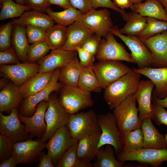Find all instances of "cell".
Wrapping results in <instances>:
<instances>
[{
  "mask_svg": "<svg viewBox=\"0 0 167 167\" xmlns=\"http://www.w3.org/2000/svg\"><path fill=\"white\" fill-rule=\"evenodd\" d=\"M67 27L57 24L46 29L45 42L51 50L61 49L67 36Z\"/></svg>",
  "mask_w": 167,
  "mask_h": 167,
  "instance_id": "836d02e7",
  "label": "cell"
},
{
  "mask_svg": "<svg viewBox=\"0 0 167 167\" xmlns=\"http://www.w3.org/2000/svg\"><path fill=\"white\" fill-rule=\"evenodd\" d=\"M72 6L85 14L92 9L91 0H69Z\"/></svg>",
  "mask_w": 167,
  "mask_h": 167,
  "instance_id": "f907efd6",
  "label": "cell"
},
{
  "mask_svg": "<svg viewBox=\"0 0 167 167\" xmlns=\"http://www.w3.org/2000/svg\"><path fill=\"white\" fill-rule=\"evenodd\" d=\"M15 1L19 4L24 5L23 0H15Z\"/></svg>",
  "mask_w": 167,
  "mask_h": 167,
  "instance_id": "94428289",
  "label": "cell"
},
{
  "mask_svg": "<svg viewBox=\"0 0 167 167\" xmlns=\"http://www.w3.org/2000/svg\"><path fill=\"white\" fill-rule=\"evenodd\" d=\"M94 33L76 21L67 27L66 41L61 49L71 51H76L81 47L86 40Z\"/></svg>",
  "mask_w": 167,
  "mask_h": 167,
  "instance_id": "7402d4cb",
  "label": "cell"
},
{
  "mask_svg": "<svg viewBox=\"0 0 167 167\" xmlns=\"http://www.w3.org/2000/svg\"><path fill=\"white\" fill-rule=\"evenodd\" d=\"M46 143L38 139H30L14 143L12 156L17 165H31L38 161L41 152L46 148Z\"/></svg>",
  "mask_w": 167,
  "mask_h": 167,
  "instance_id": "4fadbf2b",
  "label": "cell"
},
{
  "mask_svg": "<svg viewBox=\"0 0 167 167\" xmlns=\"http://www.w3.org/2000/svg\"><path fill=\"white\" fill-rule=\"evenodd\" d=\"M152 119L158 125H163L167 127V111L165 109L158 105L153 103Z\"/></svg>",
  "mask_w": 167,
  "mask_h": 167,
  "instance_id": "ee69618b",
  "label": "cell"
},
{
  "mask_svg": "<svg viewBox=\"0 0 167 167\" xmlns=\"http://www.w3.org/2000/svg\"><path fill=\"white\" fill-rule=\"evenodd\" d=\"M78 140L72 138L67 126L58 129L47 142V154L51 157L53 164L56 165L62 156Z\"/></svg>",
  "mask_w": 167,
  "mask_h": 167,
  "instance_id": "9a60e30c",
  "label": "cell"
},
{
  "mask_svg": "<svg viewBox=\"0 0 167 167\" xmlns=\"http://www.w3.org/2000/svg\"><path fill=\"white\" fill-rule=\"evenodd\" d=\"M105 146V147L103 146L98 148L93 167H139L119 161L115 156L113 147L109 144Z\"/></svg>",
  "mask_w": 167,
  "mask_h": 167,
  "instance_id": "d4e9b609",
  "label": "cell"
},
{
  "mask_svg": "<svg viewBox=\"0 0 167 167\" xmlns=\"http://www.w3.org/2000/svg\"><path fill=\"white\" fill-rule=\"evenodd\" d=\"M135 93L130 95L113 110L117 126L121 133L140 128L142 121L139 118Z\"/></svg>",
  "mask_w": 167,
  "mask_h": 167,
  "instance_id": "3957f363",
  "label": "cell"
},
{
  "mask_svg": "<svg viewBox=\"0 0 167 167\" xmlns=\"http://www.w3.org/2000/svg\"><path fill=\"white\" fill-rule=\"evenodd\" d=\"M12 21L13 25H30L46 29L54 25L55 23L48 14L33 10L25 11L20 17Z\"/></svg>",
  "mask_w": 167,
  "mask_h": 167,
  "instance_id": "83f0119b",
  "label": "cell"
},
{
  "mask_svg": "<svg viewBox=\"0 0 167 167\" xmlns=\"http://www.w3.org/2000/svg\"><path fill=\"white\" fill-rule=\"evenodd\" d=\"M78 141L69 148L57 163L56 167H93L91 161L79 158L77 155Z\"/></svg>",
  "mask_w": 167,
  "mask_h": 167,
  "instance_id": "d6a6232c",
  "label": "cell"
},
{
  "mask_svg": "<svg viewBox=\"0 0 167 167\" xmlns=\"http://www.w3.org/2000/svg\"><path fill=\"white\" fill-rule=\"evenodd\" d=\"M97 116L93 110L71 115L66 125L71 137L79 140L88 135L101 132Z\"/></svg>",
  "mask_w": 167,
  "mask_h": 167,
  "instance_id": "277c9868",
  "label": "cell"
},
{
  "mask_svg": "<svg viewBox=\"0 0 167 167\" xmlns=\"http://www.w3.org/2000/svg\"><path fill=\"white\" fill-rule=\"evenodd\" d=\"M92 67L102 89L132 69L121 61L111 60L99 61Z\"/></svg>",
  "mask_w": 167,
  "mask_h": 167,
  "instance_id": "9c48e42d",
  "label": "cell"
},
{
  "mask_svg": "<svg viewBox=\"0 0 167 167\" xmlns=\"http://www.w3.org/2000/svg\"><path fill=\"white\" fill-rule=\"evenodd\" d=\"M110 32L119 38L128 47L138 68L151 67L153 60L152 54L139 38L135 36H125L121 33L118 28L116 26L113 27Z\"/></svg>",
  "mask_w": 167,
  "mask_h": 167,
  "instance_id": "30bf717a",
  "label": "cell"
},
{
  "mask_svg": "<svg viewBox=\"0 0 167 167\" xmlns=\"http://www.w3.org/2000/svg\"><path fill=\"white\" fill-rule=\"evenodd\" d=\"M11 45L21 62H27V54L29 45L25 26L13 25L11 38Z\"/></svg>",
  "mask_w": 167,
  "mask_h": 167,
  "instance_id": "4316f807",
  "label": "cell"
},
{
  "mask_svg": "<svg viewBox=\"0 0 167 167\" xmlns=\"http://www.w3.org/2000/svg\"><path fill=\"white\" fill-rule=\"evenodd\" d=\"M140 128L143 136V148H167L165 135L159 132L152 124L151 119L142 121Z\"/></svg>",
  "mask_w": 167,
  "mask_h": 167,
  "instance_id": "cb8c5ba5",
  "label": "cell"
},
{
  "mask_svg": "<svg viewBox=\"0 0 167 167\" xmlns=\"http://www.w3.org/2000/svg\"><path fill=\"white\" fill-rule=\"evenodd\" d=\"M92 66L83 68L78 86L88 92H98L101 91L102 88Z\"/></svg>",
  "mask_w": 167,
  "mask_h": 167,
  "instance_id": "8d00e7d4",
  "label": "cell"
},
{
  "mask_svg": "<svg viewBox=\"0 0 167 167\" xmlns=\"http://www.w3.org/2000/svg\"><path fill=\"white\" fill-rule=\"evenodd\" d=\"M113 2L118 7L122 9L130 8L133 5L130 0H113Z\"/></svg>",
  "mask_w": 167,
  "mask_h": 167,
  "instance_id": "db71d44e",
  "label": "cell"
},
{
  "mask_svg": "<svg viewBox=\"0 0 167 167\" xmlns=\"http://www.w3.org/2000/svg\"><path fill=\"white\" fill-rule=\"evenodd\" d=\"M101 38V37L94 34L86 40L81 47L95 56L100 45Z\"/></svg>",
  "mask_w": 167,
  "mask_h": 167,
  "instance_id": "bcb514c9",
  "label": "cell"
},
{
  "mask_svg": "<svg viewBox=\"0 0 167 167\" xmlns=\"http://www.w3.org/2000/svg\"><path fill=\"white\" fill-rule=\"evenodd\" d=\"M78 21L94 34L105 37L113 27L110 13L106 8L96 10L92 8L83 14Z\"/></svg>",
  "mask_w": 167,
  "mask_h": 167,
  "instance_id": "7c38bea8",
  "label": "cell"
},
{
  "mask_svg": "<svg viewBox=\"0 0 167 167\" xmlns=\"http://www.w3.org/2000/svg\"><path fill=\"white\" fill-rule=\"evenodd\" d=\"M146 0H130L131 2L133 4L138 3L142 2L143 1H146Z\"/></svg>",
  "mask_w": 167,
  "mask_h": 167,
  "instance_id": "91938a15",
  "label": "cell"
},
{
  "mask_svg": "<svg viewBox=\"0 0 167 167\" xmlns=\"http://www.w3.org/2000/svg\"><path fill=\"white\" fill-rule=\"evenodd\" d=\"M60 73V68L55 69L51 79L44 88L36 94L22 100L18 109L19 114L24 117L32 116L41 101H48L53 92L60 90L64 85L58 82Z\"/></svg>",
  "mask_w": 167,
  "mask_h": 167,
  "instance_id": "52a82bcc",
  "label": "cell"
},
{
  "mask_svg": "<svg viewBox=\"0 0 167 167\" xmlns=\"http://www.w3.org/2000/svg\"><path fill=\"white\" fill-rule=\"evenodd\" d=\"M13 27L12 21L1 26L0 28V51L11 46V38Z\"/></svg>",
  "mask_w": 167,
  "mask_h": 167,
  "instance_id": "b9f144b4",
  "label": "cell"
},
{
  "mask_svg": "<svg viewBox=\"0 0 167 167\" xmlns=\"http://www.w3.org/2000/svg\"><path fill=\"white\" fill-rule=\"evenodd\" d=\"M152 101L167 109V96L163 99H159L152 95Z\"/></svg>",
  "mask_w": 167,
  "mask_h": 167,
  "instance_id": "9f6ffc18",
  "label": "cell"
},
{
  "mask_svg": "<svg viewBox=\"0 0 167 167\" xmlns=\"http://www.w3.org/2000/svg\"><path fill=\"white\" fill-rule=\"evenodd\" d=\"M110 32L102 40L96 54L99 61L111 60L125 61L135 63L131 54L128 53L125 47L115 39Z\"/></svg>",
  "mask_w": 167,
  "mask_h": 167,
  "instance_id": "5bb4252c",
  "label": "cell"
},
{
  "mask_svg": "<svg viewBox=\"0 0 167 167\" xmlns=\"http://www.w3.org/2000/svg\"><path fill=\"white\" fill-rule=\"evenodd\" d=\"M78 55L79 63L83 68L92 66L94 65L95 55L80 47L76 49Z\"/></svg>",
  "mask_w": 167,
  "mask_h": 167,
  "instance_id": "7dc6e473",
  "label": "cell"
},
{
  "mask_svg": "<svg viewBox=\"0 0 167 167\" xmlns=\"http://www.w3.org/2000/svg\"><path fill=\"white\" fill-rule=\"evenodd\" d=\"M50 50V48L45 41L31 44L29 46L27 51V62L35 63L45 56Z\"/></svg>",
  "mask_w": 167,
  "mask_h": 167,
  "instance_id": "ab89813d",
  "label": "cell"
},
{
  "mask_svg": "<svg viewBox=\"0 0 167 167\" xmlns=\"http://www.w3.org/2000/svg\"><path fill=\"white\" fill-rule=\"evenodd\" d=\"M77 55L76 51H68L62 49L51 50L49 54L38 61L37 63L40 66L39 72L54 71L69 62Z\"/></svg>",
  "mask_w": 167,
  "mask_h": 167,
  "instance_id": "ffe728a7",
  "label": "cell"
},
{
  "mask_svg": "<svg viewBox=\"0 0 167 167\" xmlns=\"http://www.w3.org/2000/svg\"><path fill=\"white\" fill-rule=\"evenodd\" d=\"M147 24L143 31L137 36L140 40L149 38L167 31V21L146 17Z\"/></svg>",
  "mask_w": 167,
  "mask_h": 167,
  "instance_id": "f35d334b",
  "label": "cell"
},
{
  "mask_svg": "<svg viewBox=\"0 0 167 167\" xmlns=\"http://www.w3.org/2000/svg\"><path fill=\"white\" fill-rule=\"evenodd\" d=\"M133 69L135 72L147 77L154 83L155 88L153 90L152 95L161 99L167 96V67H145Z\"/></svg>",
  "mask_w": 167,
  "mask_h": 167,
  "instance_id": "44dd1931",
  "label": "cell"
},
{
  "mask_svg": "<svg viewBox=\"0 0 167 167\" xmlns=\"http://www.w3.org/2000/svg\"><path fill=\"white\" fill-rule=\"evenodd\" d=\"M13 143L5 135H0V163L13 155Z\"/></svg>",
  "mask_w": 167,
  "mask_h": 167,
  "instance_id": "7bdbcfd3",
  "label": "cell"
},
{
  "mask_svg": "<svg viewBox=\"0 0 167 167\" xmlns=\"http://www.w3.org/2000/svg\"><path fill=\"white\" fill-rule=\"evenodd\" d=\"M121 141L122 150L121 152H127L142 148L143 136L141 128L121 133Z\"/></svg>",
  "mask_w": 167,
  "mask_h": 167,
  "instance_id": "d590c367",
  "label": "cell"
},
{
  "mask_svg": "<svg viewBox=\"0 0 167 167\" xmlns=\"http://www.w3.org/2000/svg\"><path fill=\"white\" fill-rule=\"evenodd\" d=\"M82 69L77 56L60 68L59 81L64 86H78Z\"/></svg>",
  "mask_w": 167,
  "mask_h": 167,
  "instance_id": "f546056e",
  "label": "cell"
},
{
  "mask_svg": "<svg viewBox=\"0 0 167 167\" xmlns=\"http://www.w3.org/2000/svg\"><path fill=\"white\" fill-rule=\"evenodd\" d=\"M20 62L13 47L2 51H0V64L8 65Z\"/></svg>",
  "mask_w": 167,
  "mask_h": 167,
  "instance_id": "f6af8a7d",
  "label": "cell"
},
{
  "mask_svg": "<svg viewBox=\"0 0 167 167\" xmlns=\"http://www.w3.org/2000/svg\"><path fill=\"white\" fill-rule=\"evenodd\" d=\"M154 87V83L150 79L140 80L135 93L138 104L139 117L141 121L146 119H152V97Z\"/></svg>",
  "mask_w": 167,
  "mask_h": 167,
  "instance_id": "d6986e66",
  "label": "cell"
},
{
  "mask_svg": "<svg viewBox=\"0 0 167 167\" xmlns=\"http://www.w3.org/2000/svg\"><path fill=\"white\" fill-rule=\"evenodd\" d=\"M54 71L38 72L19 86V89L22 100L36 94L44 88L51 79Z\"/></svg>",
  "mask_w": 167,
  "mask_h": 167,
  "instance_id": "603a6c76",
  "label": "cell"
},
{
  "mask_svg": "<svg viewBox=\"0 0 167 167\" xmlns=\"http://www.w3.org/2000/svg\"><path fill=\"white\" fill-rule=\"evenodd\" d=\"M119 161H136L145 167H161L162 163L167 161V148L156 149L142 148L127 152H120L115 154Z\"/></svg>",
  "mask_w": 167,
  "mask_h": 167,
  "instance_id": "5b68a950",
  "label": "cell"
},
{
  "mask_svg": "<svg viewBox=\"0 0 167 167\" xmlns=\"http://www.w3.org/2000/svg\"><path fill=\"white\" fill-rule=\"evenodd\" d=\"M26 30L29 44L45 41L46 29L39 27L28 25L26 26Z\"/></svg>",
  "mask_w": 167,
  "mask_h": 167,
  "instance_id": "60d3db41",
  "label": "cell"
},
{
  "mask_svg": "<svg viewBox=\"0 0 167 167\" xmlns=\"http://www.w3.org/2000/svg\"><path fill=\"white\" fill-rule=\"evenodd\" d=\"M49 105V100L42 101L37 105L34 114L30 117H24L19 114V119L25 125L30 139L36 137L41 140L45 135L47 129L45 114Z\"/></svg>",
  "mask_w": 167,
  "mask_h": 167,
  "instance_id": "2e32d148",
  "label": "cell"
},
{
  "mask_svg": "<svg viewBox=\"0 0 167 167\" xmlns=\"http://www.w3.org/2000/svg\"><path fill=\"white\" fill-rule=\"evenodd\" d=\"M50 5H58L64 9L72 7L69 0H48Z\"/></svg>",
  "mask_w": 167,
  "mask_h": 167,
  "instance_id": "f5cc1de1",
  "label": "cell"
},
{
  "mask_svg": "<svg viewBox=\"0 0 167 167\" xmlns=\"http://www.w3.org/2000/svg\"><path fill=\"white\" fill-rule=\"evenodd\" d=\"M152 54L151 67H167V31L140 40Z\"/></svg>",
  "mask_w": 167,
  "mask_h": 167,
  "instance_id": "ac0fdd59",
  "label": "cell"
},
{
  "mask_svg": "<svg viewBox=\"0 0 167 167\" xmlns=\"http://www.w3.org/2000/svg\"><path fill=\"white\" fill-rule=\"evenodd\" d=\"M0 20L19 17L25 11L31 10L29 7L15 2L12 0H0Z\"/></svg>",
  "mask_w": 167,
  "mask_h": 167,
  "instance_id": "74e56055",
  "label": "cell"
},
{
  "mask_svg": "<svg viewBox=\"0 0 167 167\" xmlns=\"http://www.w3.org/2000/svg\"><path fill=\"white\" fill-rule=\"evenodd\" d=\"M17 108L12 109L8 116L0 113V133L13 143L20 142L30 139L29 134L26 130L25 126L19 119Z\"/></svg>",
  "mask_w": 167,
  "mask_h": 167,
  "instance_id": "8fae6325",
  "label": "cell"
},
{
  "mask_svg": "<svg viewBox=\"0 0 167 167\" xmlns=\"http://www.w3.org/2000/svg\"><path fill=\"white\" fill-rule=\"evenodd\" d=\"M92 8L96 9L99 7L109 8L116 11L121 15L126 12L123 9L118 7L111 0H91Z\"/></svg>",
  "mask_w": 167,
  "mask_h": 167,
  "instance_id": "681fc988",
  "label": "cell"
},
{
  "mask_svg": "<svg viewBox=\"0 0 167 167\" xmlns=\"http://www.w3.org/2000/svg\"><path fill=\"white\" fill-rule=\"evenodd\" d=\"M165 9L167 10V0H157Z\"/></svg>",
  "mask_w": 167,
  "mask_h": 167,
  "instance_id": "6f0895ef",
  "label": "cell"
},
{
  "mask_svg": "<svg viewBox=\"0 0 167 167\" xmlns=\"http://www.w3.org/2000/svg\"><path fill=\"white\" fill-rule=\"evenodd\" d=\"M141 77V75L133 68L105 89L104 98L110 109L113 110L130 95L135 93Z\"/></svg>",
  "mask_w": 167,
  "mask_h": 167,
  "instance_id": "6da1fadb",
  "label": "cell"
},
{
  "mask_svg": "<svg viewBox=\"0 0 167 167\" xmlns=\"http://www.w3.org/2000/svg\"><path fill=\"white\" fill-rule=\"evenodd\" d=\"M165 140L167 143V133L165 135Z\"/></svg>",
  "mask_w": 167,
  "mask_h": 167,
  "instance_id": "6125c7cd",
  "label": "cell"
},
{
  "mask_svg": "<svg viewBox=\"0 0 167 167\" xmlns=\"http://www.w3.org/2000/svg\"><path fill=\"white\" fill-rule=\"evenodd\" d=\"M165 10L166 13V14H167V10Z\"/></svg>",
  "mask_w": 167,
  "mask_h": 167,
  "instance_id": "be15d7a7",
  "label": "cell"
},
{
  "mask_svg": "<svg viewBox=\"0 0 167 167\" xmlns=\"http://www.w3.org/2000/svg\"><path fill=\"white\" fill-rule=\"evenodd\" d=\"M130 8L141 16L167 21L165 9L157 0H146L143 3L133 4Z\"/></svg>",
  "mask_w": 167,
  "mask_h": 167,
  "instance_id": "f1b7e54d",
  "label": "cell"
},
{
  "mask_svg": "<svg viewBox=\"0 0 167 167\" xmlns=\"http://www.w3.org/2000/svg\"><path fill=\"white\" fill-rule=\"evenodd\" d=\"M24 5L31 8V10L42 13L46 12L50 8L48 0H23Z\"/></svg>",
  "mask_w": 167,
  "mask_h": 167,
  "instance_id": "c3c4849f",
  "label": "cell"
},
{
  "mask_svg": "<svg viewBox=\"0 0 167 167\" xmlns=\"http://www.w3.org/2000/svg\"><path fill=\"white\" fill-rule=\"evenodd\" d=\"M45 13L57 24L65 26H68L79 20L83 14L79 10L73 7L59 12L53 11L50 8Z\"/></svg>",
  "mask_w": 167,
  "mask_h": 167,
  "instance_id": "e575fe53",
  "label": "cell"
},
{
  "mask_svg": "<svg viewBox=\"0 0 167 167\" xmlns=\"http://www.w3.org/2000/svg\"><path fill=\"white\" fill-rule=\"evenodd\" d=\"M121 15L126 21L124 26L118 29L119 32L122 34L137 36L143 31L146 25V17L134 11L126 12Z\"/></svg>",
  "mask_w": 167,
  "mask_h": 167,
  "instance_id": "4dcf8cb0",
  "label": "cell"
},
{
  "mask_svg": "<svg viewBox=\"0 0 167 167\" xmlns=\"http://www.w3.org/2000/svg\"><path fill=\"white\" fill-rule=\"evenodd\" d=\"M97 120L101 132L98 148L109 144L113 147L115 154L121 152V133L118 128L113 113L99 114Z\"/></svg>",
  "mask_w": 167,
  "mask_h": 167,
  "instance_id": "ba28073f",
  "label": "cell"
},
{
  "mask_svg": "<svg viewBox=\"0 0 167 167\" xmlns=\"http://www.w3.org/2000/svg\"><path fill=\"white\" fill-rule=\"evenodd\" d=\"M40 65L37 63L20 62L12 65H2L0 71L5 77L19 87L28 78L39 72Z\"/></svg>",
  "mask_w": 167,
  "mask_h": 167,
  "instance_id": "e0dca14e",
  "label": "cell"
},
{
  "mask_svg": "<svg viewBox=\"0 0 167 167\" xmlns=\"http://www.w3.org/2000/svg\"><path fill=\"white\" fill-rule=\"evenodd\" d=\"M22 100L19 87L14 83H7L0 92V112L11 111L17 108Z\"/></svg>",
  "mask_w": 167,
  "mask_h": 167,
  "instance_id": "484cf974",
  "label": "cell"
},
{
  "mask_svg": "<svg viewBox=\"0 0 167 167\" xmlns=\"http://www.w3.org/2000/svg\"><path fill=\"white\" fill-rule=\"evenodd\" d=\"M0 163V167H15L18 165L13 156L7 159L3 160Z\"/></svg>",
  "mask_w": 167,
  "mask_h": 167,
  "instance_id": "11a10c76",
  "label": "cell"
},
{
  "mask_svg": "<svg viewBox=\"0 0 167 167\" xmlns=\"http://www.w3.org/2000/svg\"><path fill=\"white\" fill-rule=\"evenodd\" d=\"M101 134V132L93 134L78 140L77 155L79 158L90 161L95 158Z\"/></svg>",
  "mask_w": 167,
  "mask_h": 167,
  "instance_id": "1f68e13d",
  "label": "cell"
},
{
  "mask_svg": "<svg viewBox=\"0 0 167 167\" xmlns=\"http://www.w3.org/2000/svg\"><path fill=\"white\" fill-rule=\"evenodd\" d=\"M7 84L5 79H1L0 89H2Z\"/></svg>",
  "mask_w": 167,
  "mask_h": 167,
  "instance_id": "680465c9",
  "label": "cell"
},
{
  "mask_svg": "<svg viewBox=\"0 0 167 167\" xmlns=\"http://www.w3.org/2000/svg\"><path fill=\"white\" fill-rule=\"evenodd\" d=\"M36 167H54L52 159L49 155L42 151L39 157Z\"/></svg>",
  "mask_w": 167,
  "mask_h": 167,
  "instance_id": "816d5d0a",
  "label": "cell"
},
{
  "mask_svg": "<svg viewBox=\"0 0 167 167\" xmlns=\"http://www.w3.org/2000/svg\"><path fill=\"white\" fill-rule=\"evenodd\" d=\"M49 102L45 117L47 129L41 140L44 142L48 141L58 129L66 125L71 115L61 105L56 94L50 95Z\"/></svg>",
  "mask_w": 167,
  "mask_h": 167,
  "instance_id": "8992f818",
  "label": "cell"
},
{
  "mask_svg": "<svg viewBox=\"0 0 167 167\" xmlns=\"http://www.w3.org/2000/svg\"><path fill=\"white\" fill-rule=\"evenodd\" d=\"M58 96V101L64 109L70 114L90 107L94 104L91 92L78 86H63Z\"/></svg>",
  "mask_w": 167,
  "mask_h": 167,
  "instance_id": "7a4b0ae2",
  "label": "cell"
}]
</instances>
